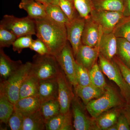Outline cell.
Here are the masks:
<instances>
[{"instance_id":"1","label":"cell","mask_w":130,"mask_h":130,"mask_svg":"<svg viewBox=\"0 0 130 130\" xmlns=\"http://www.w3.org/2000/svg\"><path fill=\"white\" fill-rule=\"evenodd\" d=\"M35 20L36 36L44 43L50 54L56 57L68 41L66 25L56 22L47 15Z\"/></svg>"},{"instance_id":"2","label":"cell","mask_w":130,"mask_h":130,"mask_svg":"<svg viewBox=\"0 0 130 130\" xmlns=\"http://www.w3.org/2000/svg\"><path fill=\"white\" fill-rule=\"evenodd\" d=\"M126 104L116 89L107 85L102 96L92 100L85 106L91 117L96 118L106 111L117 107L124 106Z\"/></svg>"},{"instance_id":"3","label":"cell","mask_w":130,"mask_h":130,"mask_svg":"<svg viewBox=\"0 0 130 130\" xmlns=\"http://www.w3.org/2000/svg\"><path fill=\"white\" fill-rule=\"evenodd\" d=\"M32 66V62L29 61L22 64L11 76L1 83L0 89L3 91L13 104L19 99L20 88L24 80L30 73Z\"/></svg>"},{"instance_id":"4","label":"cell","mask_w":130,"mask_h":130,"mask_svg":"<svg viewBox=\"0 0 130 130\" xmlns=\"http://www.w3.org/2000/svg\"><path fill=\"white\" fill-rule=\"evenodd\" d=\"M30 73L40 80L56 78L61 69L56 57L37 54L32 59Z\"/></svg>"},{"instance_id":"5","label":"cell","mask_w":130,"mask_h":130,"mask_svg":"<svg viewBox=\"0 0 130 130\" xmlns=\"http://www.w3.org/2000/svg\"><path fill=\"white\" fill-rule=\"evenodd\" d=\"M99 65L102 72L118 85L120 94L127 105H130V87L123 77L118 66L113 59L110 61L99 54Z\"/></svg>"},{"instance_id":"6","label":"cell","mask_w":130,"mask_h":130,"mask_svg":"<svg viewBox=\"0 0 130 130\" xmlns=\"http://www.w3.org/2000/svg\"><path fill=\"white\" fill-rule=\"evenodd\" d=\"M0 27L12 32L18 38L36 34L35 20L28 16L18 18L13 15L6 14L1 20Z\"/></svg>"},{"instance_id":"7","label":"cell","mask_w":130,"mask_h":130,"mask_svg":"<svg viewBox=\"0 0 130 130\" xmlns=\"http://www.w3.org/2000/svg\"><path fill=\"white\" fill-rule=\"evenodd\" d=\"M71 107L73 118V126L75 130H99L95 118L88 116L85 109L75 94Z\"/></svg>"},{"instance_id":"8","label":"cell","mask_w":130,"mask_h":130,"mask_svg":"<svg viewBox=\"0 0 130 130\" xmlns=\"http://www.w3.org/2000/svg\"><path fill=\"white\" fill-rule=\"evenodd\" d=\"M68 42L56 58L68 81L75 88L77 85L76 75L77 63L72 48Z\"/></svg>"},{"instance_id":"9","label":"cell","mask_w":130,"mask_h":130,"mask_svg":"<svg viewBox=\"0 0 130 130\" xmlns=\"http://www.w3.org/2000/svg\"><path fill=\"white\" fill-rule=\"evenodd\" d=\"M121 12L100 11L95 9L91 18L99 25L103 33L113 32L118 24L125 18Z\"/></svg>"},{"instance_id":"10","label":"cell","mask_w":130,"mask_h":130,"mask_svg":"<svg viewBox=\"0 0 130 130\" xmlns=\"http://www.w3.org/2000/svg\"><path fill=\"white\" fill-rule=\"evenodd\" d=\"M58 84V100L60 107V113L65 114L70 111L71 103L74 95L71 84L68 81L61 68L57 77Z\"/></svg>"},{"instance_id":"11","label":"cell","mask_w":130,"mask_h":130,"mask_svg":"<svg viewBox=\"0 0 130 130\" xmlns=\"http://www.w3.org/2000/svg\"><path fill=\"white\" fill-rule=\"evenodd\" d=\"M85 23V20L79 16L66 25L67 40L71 44L74 56L82 44L81 38Z\"/></svg>"},{"instance_id":"12","label":"cell","mask_w":130,"mask_h":130,"mask_svg":"<svg viewBox=\"0 0 130 130\" xmlns=\"http://www.w3.org/2000/svg\"><path fill=\"white\" fill-rule=\"evenodd\" d=\"M102 32L100 26L91 17L86 20L81 38L82 44L96 46Z\"/></svg>"},{"instance_id":"13","label":"cell","mask_w":130,"mask_h":130,"mask_svg":"<svg viewBox=\"0 0 130 130\" xmlns=\"http://www.w3.org/2000/svg\"><path fill=\"white\" fill-rule=\"evenodd\" d=\"M96 47L99 54L108 60H112L116 56L117 50V38L113 32H102Z\"/></svg>"},{"instance_id":"14","label":"cell","mask_w":130,"mask_h":130,"mask_svg":"<svg viewBox=\"0 0 130 130\" xmlns=\"http://www.w3.org/2000/svg\"><path fill=\"white\" fill-rule=\"evenodd\" d=\"M99 55L97 47H90L82 44L74 57L77 63L90 71L93 66L97 63Z\"/></svg>"},{"instance_id":"15","label":"cell","mask_w":130,"mask_h":130,"mask_svg":"<svg viewBox=\"0 0 130 130\" xmlns=\"http://www.w3.org/2000/svg\"><path fill=\"white\" fill-rule=\"evenodd\" d=\"M58 84L57 77L40 80L37 96L42 103L58 99Z\"/></svg>"},{"instance_id":"16","label":"cell","mask_w":130,"mask_h":130,"mask_svg":"<svg viewBox=\"0 0 130 130\" xmlns=\"http://www.w3.org/2000/svg\"><path fill=\"white\" fill-rule=\"evenodd\" d=\"M71 111L67 113H60L50 119L46 122V130H73Z\"/></svg>"},{"instance_id":"17","label":"cell","mask_w":130,"mask_h":130,"mask_svg":"<svg viewBox=\"0 0 130 130\" xmlns=\"http://www.w3.org/2000/svg\"><path fill=\"white\" fill-rule=\"evenodd\" d=\"M75 94L80 98L86 106L89 102L102 96L105 91V88H101L92 84L86 86L77 85L74 88Z\"/></svg>"},{"instance_id":"18","label":"cell","mask_w":130,"mask_h":130,"mask_svg":"<svg viewBox=\"0 0 130 130\" xmlns=\"http://www.w3.org/2000/svg\"><path fill=\"white\" fill-rule=\"evenodd\" d=\"M23 64L21 60H12L7 55L2 48L0 49V74L3 79H7Z\"/></svg>"},{"instance_id":"19","label":"cell","mask_w":130,"mask_h":130,"mask_svg":"<svg viewBox=\"0 0 130 130\" xmlns=\"http://www.w3.org/2000/svg\"><path fill=\"white\" fill-rule=\"evenodd\" d=\"M19 7L25 10L28 16L34 20L47 16L45 5L36 0H21Z\"/></svg>"},{"instance_id":"20","label":"cell","mask_w":130,"mask_h":130,"mask_svg":"<svg viewBox=\"0 0 130 130\" xmlns=\"http://www.w3.org/2000/svg\"><path fill=\"white\" fill-rule=\"evenodd\" d=\"M41 104L37 96H30L19 99L14 104V108L25 117L40 109Z\"/></svg>"},{"instance_id":"21","label":"cell","mask_w":130,"mask_h":130,"mask_svg":"<svg viewBox=\"0 0 130 130\" xmlns=\"http://www.w3.org/2000/svg\"><path fill=\"white\" fill-rule=\"evenodd\" d=\"M123 107H117L109 109L96 118V123L98 130H107L116 124Z\"/></svg>"},{"instance_id":"22","label":"cell","mask_w":130,"mask_h":130,"mask_svg":"<svg viewBox=\"0 0 130 130\" xmlns=\"http://www.w3.org/2000/svg\"><path fill=\"white\" fill-rule=\"evenodd\" d=\"M40 81V79L30 72L21 85L20 90L19 99L37 96Z\"/></svg>"},{"instance_id":"23","label":"cell","mask_w":130,"mask_h":130,"mask_svg":"<svg viewBox=\"0 0 130 130\" xmlns=\"http://www.w3.org/2000/svg\"><path fill=\"white\" fill-rule=\"evenodd\" d=\"M46 124L40 109L24 117L22 130H46Z\"/></svg>"},{"instance_id":"24","label":"cell","mask_w":130,"mask_h":130,"mask_svg":"<svg viewBox=\"0 0 130 130\" xmlns=\"http://www.w3.org/2000/svg\"><path fill=\"white\" fill-rule=\"evenodd\" d=\"M14 109V104L11 102L3 91L0 89V120L7 124Z\"/></svg>"},{"instance_id":"25","label":"cell","mask_w":130,"mask_h":130,"mask_svg":"<svg viewBox=\"0 0 130 130\" xmlns=\"http://www.w3.org/2000/svg\"><path fill=\"white\" fill-rule=\"evenodd\" d=\"M95 9L100 11L121 12L124 9V0H92Z\"/></svg>"},{"instance_id":"26","label":"cell","mask_w":130,"mask_h":130,"mask_svg":"<svg viewBox=\"0 0 130 130\" xmlns=\"http://www.w3.org/2000/svg\"><path fill=\"white\" fill-rule=\"evenodd\" d=\"M46 122L50 119L60 113V107L58 99H53L42 103L40 108Z\"/></svg>"},{"instance_id":"27","label":"cell","mask_w":130,"mask_h":130,"mask_svg":"<svg viewBox=\"0 0 130 130\" xmlns=\"http://www.w3.org/2000/svg\"><path fill=\"white\" fill-rule=\"evenodd\" d=\"M73 2L80 17L85 20L90 18L95 9L92 0H73Z\"/></svg>"},{"instance_id":"28","label":"cell","mask_w":130,"mask_h":130,"mask_svg":"<svg viewBox=\"0 0 130 130\" xmlns=\"http://www.w3.org/2000/svg\"><path fill=\"white\" fill-rule=\"evenodd\" d=\"M116 55L130 68V42L125 39L117 38Z\"/></svg>"},{"instance_id":"29","label":"cell","mask_w":130,"mask_h":130,"mask_svg":"<svg viewBox=\"0 0 130 130\" xmlns=\"http://www.w3.org/2000/svg\"><path fill=\"white\" fill-rule=\"evenodd\" d=\"M45 6L47 15L52 19L65 25L70 22V20L58 5L51 3Z\"/></svg>"},{"instance_id":"30","label":"cell","mask_w":130,"mask_h":130,"mask_svg":"<svg viewBox=\"0 0 130 130\" xmlns=\"http://www.w3.org/2000/svg\"><path fill=\"white\" fill-rule=\"evenodd\" d=\"M89 74L91 84L94 86L101 88H105L106 87L107 84L105 81L102 71L97 63L90 70Z\"/></svg>"},{"instance_id":"31","label":"cell","mask_w":130,"mask_h":130,"mask_svg":"<svg viewBox=\"0 0 130 130\" xmlns=\"http://www.w3.org/2000/svg\"><path fill=\"white\" fill-rule=\"evenodd\" d=\"M116 38H124L130 42V18L125 17L113 31Z\"/></svg>"},{"instance_id":"32","label":"cell","mask_w":130,"mask_h":130,"mask_svg":"<svg viewBox=\"0 0 130 130\" xmlns=\"http://www.w3.org/2000/svg\"><path fill=\"white\" fill-rule=\"evenodd\" d=\"M76 75L77 85L86 86L91 84L89 71L77 63L76 68Z\"/></svg>"},{"instance_id":"33","label":"cell","mask_w":130,"mask_h":130,"mask_svg":"<svg viewBox=\"0 0 130 130\" xmlns=\"http://www.w3.org/2000/svg\"><path fill=\"white\" fill-rule=\"evenodd\" d=\"M58 5L70 20H73L79 16L72 1L69 0H60Z\"/></svg>"},{"instance_id":"34","label":"cell","mask_w":130,"mask_h":130,"mask_svg":"<svg viewBox=\"0 0 130 130\" xmlns=\"http://www.w3.org/2000/svg\"><path fill=\"white\" fill-rule=\"evenodd\" d=\"M32 36L27 35L18 38L12 45L13 51L20 54L24 49L29 48L34 40Z\"/></svg>"},{"instance_id":"35","label":"cell","mask_w":130,"mask_h":130,"mask_svg":"<svg viewBox=\"0 0 130 130\" xmlns=\"http://www.w3.org/2000/svg\"><path fill=\"white\" fill-rule=\"evenodd\" d=\"M18 38L16 35L7 30L0 27V48L9 47Z\"/></svg>"},{"instance_id":"36","label":"cell","mask_w":130,"mask_h":130,"mask_svg":"<svg viewBox=\"0 0 130 130\" xmlns=\"http://www.w3.org/2000/svg\"><path fill=\"white\" fill-rule=\"evenodd\" d=\"M24 119V115L14 108L8 123L11 129L22 130Z\"/></svg>"},{"instance_id":"37","label":"cell","mask_w":130,"mask_h":130,"mask_svg":"<svg viewBox=\"0 0 130 130\" xmlns=\"http://www.w3.org/2000/svg\"><path fill=\"white\" fill-rule=\"evenodd\" d=\"M29 48L41 55L50 54L44 43L38 38L36 40H33Z\"/></svg>"},{"instance_id":"38","label":"cell","mask_w":130,"mask_h":130,"mask_svg":"<svg viewBox=\"0 0 130 130\" xmlns=\"http://www.w3.org/2000/svg\"><path fill=\"white\" fill-rule=\"evenodd\" d=\"M113 60L118 66L123 77L130 87V68L125 64L118 56H115Z\"/></svg>"},{"instance_id":"39","label":"cell","mask_w":130,"mask_h":130,"mask_svg":"<svg viewBox=\"0 0 130 130\" xmlns=\"http://www.w3.org/2000/svg\"><path fill=\"white\" fill-rule=\"evenodd\" d=\"M116 125L118 130H130L129 124L125 115L122 111V109L118 118Z\"/></svg>"},{"instance_id":"40","label":"cell","mask_w":130,"mask_h":130,"mask_svg":"<svg viewBox=\"0 0 130 130\" xmlns=\"http://www.w3.org/2000/svg\"><path fill=\"white\" fill-rule=\"evenodd\" d=\"M124 16L130 18V0H124Z\"/></svg>"},{"instance_id":"41","label":"cell","mask_w":130,"mask_h":130,"mask_svg":"<svg viewBox=\"0 0 130 130\" xmlns=\"http://www.w3.org/2000/svg\"><path fill=\"white\" fill-rule=\"evenodd\" d=\"M122 111L126 116L130 126V105L126 104L122 108Z\"/></svg>"},{"instance_id":"42","label":"cell","mask_w":130,"mask_h":130,"mask_svg":"<svg viewBox=\"0 0 130 130\" xmlns=\"http://www.w3.org/2000/svg\"><path fill=\"white\" fill-rule=\"evenodd\" d=\"M36 1L42 3L45 6L52 3V2H53V0H36Z\"/></svg>"},{"instance_id":"43","label":"cell","mask_w":130,"mask_h":130,"mask_svg":"<svg viewBox=\"0 0 130 130\" xmlns=\"http://www.w3.org/2000/svg\"><path fill=\"white\" fill-rule=\"evenodd\" d=\"M107 130H118V127L116 124L109 127Z\"/></svg>"},{"instance_id":"44","label":"cell","mask_w":130,"mask_h":130,"mask_svg":"<svg viewBox=\"0 0 130 130\" xmlns=\"http://www.w3.org/2000/svg\"><path fill=\"white\" fill-rule=\"evenodd\" d=\"M60 0H53L52 4H54V5H58V3H59V1ZM69 1H71L73 2V0H69Z\"/></svg>"}]
</instances>
